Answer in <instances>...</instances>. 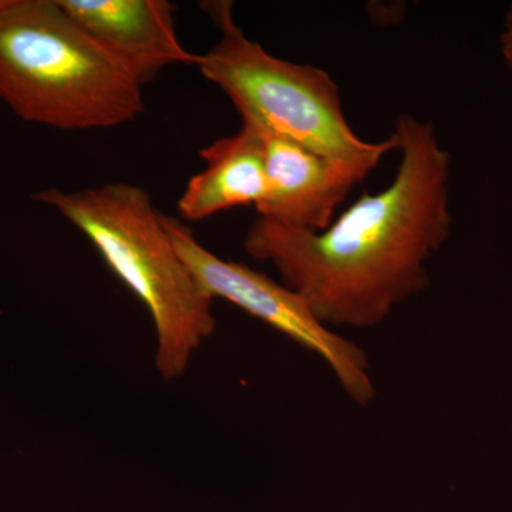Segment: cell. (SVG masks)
I'll list each match as a JSON object with an SVG mask.
<instances>
[{"label": "cell", "mask_w": 512, "mask_h": 512, "mask_svg": "<svg viewBox=\"0 0 512 512\" xmlns=\"http://www.w3.org/2000/svg\"><path fill=\"white\" fill-rule=\"evenodd\" d=\"M161 220L178 255L207 295L234 303L322 357L342 389L359 406H367L375 399L365 350L323 325L301 295L247 265L212 254L178 218L161 214Z\"/></svg>", "instance_id": "obj_5"}, {"label": "cell", "mask_w": 512, "mask_h": 512, "mask_svg": "<svg viewBox=\"0 0 512 512\" xmlns=\"http://www.w3.org/2000/svg\"><path fill=\"white\" fill-rule=\"evenodd\" d=\"M255 127L264 146L268 185L264 201L256 207L259 217L309 231L328 228L350 191L366 180L386 154L399 150L393 134L389 146L369 156L328 157Z\"/></svg>", "instance_id": "obj_6"}, {"label": "cell", "mask_w": 512, "mask_h": 512, "mask_svg": "<svg viewBox=\"0 0 512 512\" xmlns=\"http://www.w3.org/2000/svg\"><path fill=\"white\" fill-rule=\"evenodd\" d=\"M205 170L192 175L178 201L185 221H201L235 207H258L266 195L264 146L258 128L242 123L234 136L201 150Z\"/></svg>", "instance_id": "obj_8"}, {"label": "cell", "mask_w": 512, "mask_h": 512, "mask_svg": "<svg viewBox=\"0 0 512 512\" xmlns=\"http://www.w3.org/2000/svg\"><path fill=\"white\" fill-rule=\"evenodd\" d=\"M501 53L507 66L512 69V5L505 16L503 35H501Z\"/></svg>", "instance_id": "obj_9"}, {"label": "cell", "mask_w": 512, "mask_h": 512, "mask_svg": "<svg viewBox=\"0 0 512 512\" xmlns=\"http://www.w3.org/2000/svg\"><path fill=\"white\" fill-rule=\"evenodd\" d=\"M221 39L200 55L202 76L220 87L241 114L269 133L328 157L369 156L393 141L362 140L343 113L338 84L319 67L278 59L249 39L231 2L204 3Z\"/></svg>", "instance_id": "obj_4"}, {"label": "cell", "mask_w": 512, "mask_h": 512, "mask_svg": "<svg viewBox=\"0 0 512 512\" xmlns=\"http://www.w3.org/2000/svg\"><path fill=\"white\" fill-rule=\"evenodd\" d=\"M67 15L141 87L175 64L200 62L175 32L165 0H59Z\"/></svg>", "instance_id": "obj_7"}, {"label": "cell", "mask_w": 512, "mask_h": 512, "mask_svg": "<svg viewBox=\"0 0 512 512\" xmlns=\"http://www.w3.org/2000/svg\"><path fill=\"white\" fill-rule=\"evenodd\" d=\"M32 197L80 229L146 305L156 328L158 373L165 379L183 375L192 353L214 333V299L178 255L150 194L136 185L106 184L47 188Z\"/></svg>", "instance_id": "obj_3"}, {"label": "cell", "mask_w": 512, "mask_h": 512, "mask_svg": "<svg viewBox=\"0 0 512 512\" xmlns=\"http://www.w3.org/2000/svg\"><path fill=\"white\" fill-rule=\"evenodd\" d=\"M399 168L329 227L309 231L259 217L245 237L252 258L271 262L332 329L376 328L399 303L426 291V264L450 237V154L436 128L410 114L396 120Z\"/></svg>", "instance_id": "obj_1"}, {"label": "cell", "mask_w": 512, "mask_h": 512, "mask_svg": "<svg viewBox=\"0 0 512 512\" xmlns=\"http://www.w3.org/2000/svg\"><path fill=\"white\" fill-rule=\"evenodd\" d=\"M0 101L62 131L123 126L144 110L140 84L59 0H0Z\"/></svg>", "instance_id": "obj_2"}]
</instances>
